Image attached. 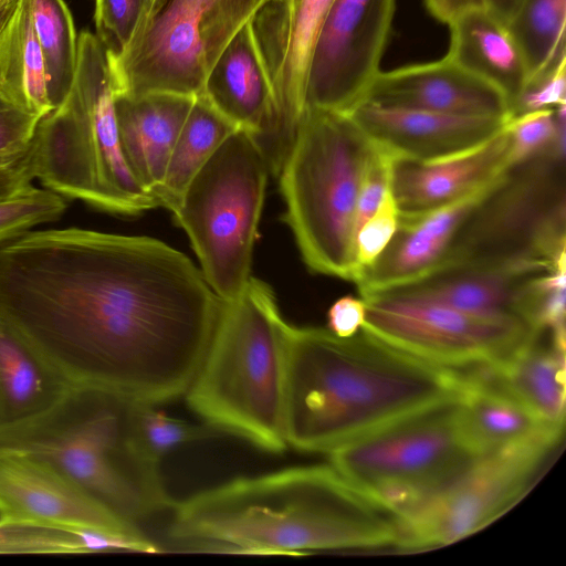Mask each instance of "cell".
<instances>
[{
	"instance_id": "obj_1",
	"label": "cell",
	"mask_w": 566,
	"mask_h": 566,
	"mask_svg": "<svg viewBox=\"0 0 566 566\" xmlns=\"http://www.w3.org/2000/svg\"><path fill=\"white\" fill-rule=\"evenodd\" d=\"M222 303L153 238L72 227L0 245V314L72 384L129 401L186 394Z\"/></svg>"
},
{
	"instance_id": "obj_2",
	"label": "cell",
	"mask_w": 566,
	"mask_h": 566,
	"mask_svg": "<svg viewBox=\"0 0 566 566\" xmlns=\"http://www.w3.org/2000/svg\"><path fill=\"white\" fill-rule=\"evenodd\" d=\"M169 537L198 551L301 556L399 546L398 514L329 465L235 478L172 504Z\"/></svg>"
},
{
	"instance_id": "obj_3",
	"label": "cell",
	"mask_w": 566,
	"mask_h": 566,
	"mask_svg": "<svg viewBox=\"0 0 566 566\" xmlns=\"http://www.w3.org/2000/svg\"><path fill=\"white\" fill-rule=\"evenodd\" d=\"M467 374L405 353L363 327L338 337L287 323L284 432L308 453L333 450L392 422L455 401Z\"/></svg>"
},
{
	"instance_id": "obj_4",
	"label": "cell",
	"mask_w": 566,
	"mask_h": 566,
	"mask_svg": "<svg viewBox=\"0 0 566 566\" xmlns=\"http://www.w3.org/2000/svg\"><path fill=\"white\" fill-rule=\"evenodd\" d=\"M286 325L271 287L251 276L222 308L186 391L188 407L218 433L282 453Z\"/></svg>"
},
{
	"instance_id": "obj_5",
	"label": "cell",
	"mask_w": 566,
	"mask_h": 566,
	"mask_svg": "<svg viewBox=\"0 0 566 566\" xmlns=\"http://www.w3.org/2000/svg\"><path fill=\"white\" fill-rule=\"evenodd\" d=\"M108 53L95 34L77 36L71 90L44 115L33 138L35 176L63 198L96 209L136 216L157 200L133 175L122 150Z\"/></svg>"
},
{
	"instance_id": "obj_6",
	"label": "cell",
	"mask_w": 566,
	"mask_h": 566,
	"mask_svg": "<svg viewBox=\"0 0 566 566\" xmlns=\"http://www.w3.org/2000/svg\"><path fill=\"white\" fill-rule=\"evenodd\" d=\"M129 400L72 384L49 410L0 430V451L30 454L50 463L119 517L137 525L172 506L160 473L140 467L126 443Z\"/></svg>"
},
{
	"instance_id": "obj_7",
	"label": "cell",
	"mask_w": 566,
	"mask_h": 566,
	"mask_svg": "<svg viewBox=\"0 0 566 566\" xmlns=\"http://www.w3.org/2000/svg\"><path fill=\"white\" fill-rule=\"evenodd\" d=\"M373 150L347 113L303 109L277 175L283 218L314 273L353 281L356 202Z\"/></svg>"
},
{
	"instance_id": "obj_8",
	"label": "cell",
	"mask_w": 566,
	"mask_h": 566,
	"mask_svg": "<svg viewBox=\"0 0 566 566\" xmlns=\"http://www.w3.org/2000/svg\"><path fill=\"white\" fill-rule=\"evenodd\" d=\"M565 154L554 145L500 174L465 217L440 269L566 266Z\"/></svg>"
},
{
	"instance_id": "obj_9",
	"label": "cell",
	"mask_w": 566,
	"mask_h": 566,
	"mask_svg": "<svg viewBox=\"0 0 566 566\" xmlns=\"http://www.w3.org/2000/svg\"><path fill=\"white\" fill-rule=\"evenodd\" d=\"M269 163L255 139L235 129L186 186L170 210L187 233L201 272L222 300L251 279Z\"/></svg>"
},
{
	"instance_id": "obj_10",
	"label": "cell",
	"mask_w": 566,
	"mask_h": 566,
	"mask_svg": "<svg viewBox=\"0 0 566 566\" xmlns=\"http://www.w3.org/2000/svg\"><path fill=\"white\" fill-rule=\"evenodd\" d=\"M266 1L151 0L125 50L108 55L116 94H201L222 51Z\"/></svg>"
},
{
	"instance_id": "obj_11",
	"label": "cell",
	"mask_w": 566,
	"mask_h": 566,
	"mask_svg": "<svg viewBox=\"0 0 566 566\" xmlns=\"http://www.w3.org/2000/svg\"><path fill=\"white\" fill-rule=\"evenodd\" d=\"M331 465L401 517L476 458L459 399L377 429L328 453Z\"/></svg>"
},
{
	"instance_id": "obj_12",
	"label": "cell",
	"mask_w": 566,
	"mask_h": 566,
	"mask_svg": "<svg viewBox=\"0 0 566 566\" xmlns=\"http://www.w3.org/2000/svg\"><path fill=\"white\" fill-rule=\"evenodd\" d=\"M558 442L537 438L480 455L401 517L398 547L446 546L479 532L525 494Z\"/></svg>"
},
{
	"instance_id": "obj_13",
	"label": "cell",
	"mask_w": 566,
	"mask_h": 566,
	"mask_svg": "<svg viewBox=\"0 0 566 566\" xmlns=\"http://www.w3.org/2000/svg\"><path fill=\"white\" fill-rule=\"evenodd\" d=\"M363 328L426 361L452 369L494 366L536 332L515 321L474 316L443 303L392 292L360 295Z\"/></svg>"
},
{
	"instance_id": "obj_14",
	"label": "cell",
	"mask_w": 566,
	"mask_h": 566,
	"mask_svg": "<svg viewBox=\"0 0 566 566\" xmlns=\"http://www.w3.org/2000/svg\"><path fill=\"white\" fill-rule=\"evenodd\" d=\"M396 0H335L317 39L305 107L348 112L380 71Z\"/></svg>"
},
{
	"instance_id": "obj_15",
	"label": "cell",
	"mask_w": 566,
	"mask_h": 566,
	"mask_svg": "<svg viewBox=\"0 0 566 566\" xmlns=\"http://www.w3.org/2000/svg\"><path fill=\"white\" fill-rule=\"evenodd\" d=\"M335 0H268L251 19L277 109L272 170L277 174L304 109L313 52Z\"/></svg>"
},
{
	"instance_id": "obj_16",
	"label": "cell",
	"mask_w": 566,
	"mask_h": 566,
	"mask_svg": "<svg viewBox=\"0 0 566 566\" xmlns=\"http://www.w3.org/2000/svg\"><path fill=\"white\" fill-rule=\"evenodd\" d=\"M0 521L147 537L50 463L0 451Z\"/></svg>"
},
{
	"instance_id": "obj_17",
	"label": "cell",
	"mask_w": 566,
	"mask_h": 566,
	"mask_svg": "<svg viewBox=\"0 0 566 566\" xmlns=\"http://www.w3.org/2000/svg\"><path fill=\"white\" fill-rule=\"evenodd\" d=\"M556 270L541 266H446L416 282L381 292L423 297L474 316L523 322L538 328L545 277Z\"/></svg>"
},
{
	"instance_id": "obj_18",
	"label": "cell",
	"mask_w": 566,
	"mask_h": 566,
	"mask_svg": "<svg viewBox=\"0 0 566 566\" xmlns=\"http://www.w3.org/2000/svg\"><path fill=\"white\" fill-rule=\"evenodd\" d=\"M370 142L395 158L434 160L470 149L511 118L463 116L360 101L346 112Z\"/></svg>"
},
{
	"instance_id": "obj_19",
	"label": "cell",
	"mask_w": 566,
	"mask_h": 566,
	"mask_svg": "<svg viewBox=\"0 0 566 566\" xmlns=\"http://www.w3.org/2000/svg\"><path fill=\"white\" fill-rule=\"evenodd\" d=\"M361 101L451 115L511 118L510 102L500 90L447 55L379 71Z\"/></svg>"
},
{
	"instance_id": "obj_20",
	"label": "cell",
	"mask_w": 566,
	"mask_h": 566,
	"mask_svg": "<svg viewBox=\"0 0 566 566\" xmlns=\"http://www.w3.org/2000/svg\"><path fill=\"white\" fill-rule=\"evenodd\" d=\"M493 180L438 209L416 214L399 213L391 240L355 282L359 294L406 285L439 270L465 217Z\"/></svg>"
},
{
	"instance_id": "obj_21",
	"label": "cell",
	"mask_w": 566,
	"mask_h": 566,
	"mask_svg": "<svg viewBox=\"0 0 566 566\" xmlns=\"http://www.w3.org/2000/svg\"><path fill=\"white\" fill-rule=\"evenodd\" d=\"M506 125L481 144L449 157L427 161L394 158L391 192L399 213L438 209L495 179L509 167Z\"/></svg>"
},
{
	"instance_id": "obj_22",
	"label": "cell",
	"mask_w": 566,
	"mask_h": 566,
	"mask_svg": "<svg viewBox=\"0 0 566 566\" xmlns=\"http://www.w3.org/2000/svg\"><path fill=\"white\" fill-rule=\"evenodd\" d=\"M201 94L233 125L252 135L271 170L277 109L251 20L222 51L206 78Z\"/></svg>"
},
{
	"instance_id": "obj_23",
	"label": "cell",
	"mask_w": 566,
	"mask_h": 566,
	"mask_svg": "<svg viewBox=\"0 0 566 566\" xmlns=\"http://www.w3.org/2000/svg\"><path fill=\"white\" fill-rule=\"evenodd\" d=\"M195 97L171 93L115 95L124 157L135 178L154 198Z\"/></svg>"
},
{
	"instance_id": "obj_24",
	"label": "cell",
	"mask_w": 566,
	"mask_h": 566,
	"mask_svg": "<svg viewBox=\"0 0 566 566\" xmlns=\"http://www.w3.org/2000/svg\"><path fill=\"white\" fill-rule=\"evenodd\" d=\"M459 418L464 437L476 455L537 438L560 439L564 432L543 422L484 366L467 374L459 398Z\"/></svg>"
},
{
	"instance_id": "obj_25",
	"label": "cell",
	"mask_w": 566,
	"mask_h": 566,
	"mask_svg": "<svg viewBox=\"0 0 566 566\" xmlns=\"http://www.w3.org/2000/svg\"><path fill=\"white\" fill-rule=\"evenodd\" d=\"M447 25V56L500 90L511 107L528 80V70L507 25L486 6L465 9Z\"/></svg>"
},
{
	"instance_id": "obj_26",
	"label": "cell",
	"mask_w": 566,
	"mask_h": 566,
	"mask_svg": "<svg viewBox=\"0 0 566 566\" xmlns=\"http://www.w3.org/2000/svg\"><path fill=\"white\" fill-rule=\"evenodd\" d=\"M72 382L0 314V430L53 407Z\"/></svg>"
},
{
	"instance_id": "obj_27",
	"label": "cell",
	"mask_w": 566,
	"mask_h": 566,
	"mask_svg": "<svg viewBox=\"0 0 566 566\" xmlns=\"http://www.w3.org/2000/svg\"><path fill=\"white\" fill-rule=\"evenodd\" d=\"M491 376L552 428L565 427V344L546 328L505 359L484 366Z\"/></svg>"
},
{
	"instance_id": "obj_28",
	"label": "cell",
	"mask_w": 566,
	"mask_h": 566,
	"mask_svg": "<svg viewBox=\"0 0 566 566\" xmlns=\"http://www.w3.org/2000/svg\"><path fill=\"white\" fill-rule=\"evenodd\" d=\"M0 91L40 117L54 109L30 0H14L0 28Z\"/></svg>"
},
{
	"instance_id": "obj_29",
	"label": "cell",
	"mask_w": 566,
	"mask_h": 566,
	"mask_svg": "<svg viewBox=\"0 0 566 566\" xmlns=\"http://www.w3.org/2000/svg\"><path fill=\"white\" fill-rule=\"evenodd\" d=\"M238 127L203 94L192 106L174 144L163 182L155 193L159 207L171 210L193 176Z\"/></svg>"
},
{
	"instance_id": "obj_30",
	"label": "cell",
	"mask_w": 566,
	"mask_h": 566,
	"mask_svg": "<svg viewBox=\"0 0 566 566\" xmlns=\"http://www.w3.org/2000/svg\"><path fill=\"white\" fill-rule=\"evenodd\" d=\"M150 553L153 543L98 531H76L0 521V553Z\"/></svg>"
},
{
	"instance_id": "obj_31",
	"label": "cell",
	"mask_w": 566,
	"mask_h": 566,
	"mask_svg": "<svg viewBox=\"0 0 566 566\" xmlns=\"http://www.w3.org/2000/svg\"><path fill=\"white\" fill-rule=\"evenodd\" d=\"M506 25L528 80L566 59V0H523Z\"/></svg>"
},
{
	"instance_id": "obj_32",
	"label": "cell",
	"mask_w": 566,
	"mask_h": 566,
	"mask_svg": "<svg viewBox=\"0 0 566 566\" xmlns=\"http://www.w3.org/2000/svg\"><path fill=\"white\" fill-rule=\"evenodd\" d=\"M32 21L42 51L53 107L69 94L76 66L77 35L64 0H30Z\"/></svg>"
},
{
	"instance_id": "obj_33",
	"label": "cell",
	"mask_w": 566,
	"mask_h": 566,
	"mask_svg": "<svg viewBox=\"0 0 566 566\" xmlns=\"http://www.w3.org/2000/svg\"><path fill=\"white\" fill-rule=\"evenodd\" d=\"M218 433L208 426L192 424L168 416L153 403L128 401L126 443L136 462L159 472L160 461L176 448Z\"/></svg>"
},
{
	"instance_id": "obj_34",
	"label": "cell",
	"mask_w": 566,
	"mask_h": 566,
	"mask_svg": "<svg viewBox=\"0 0 566 566\" xmlns=\"http://www.w3.org/2000/svg\"><path fill=\"white\" fill-rule=\"evenodd\" d=\"M509 166L528 159L554 145H566V104L512 117Z\"/></svg>"
},
{
	"instance_id": "obj_35",
	"label": "cell",
	"mask_w": 566,
	"mask_h": 566,
	"mask_svg": "<svg viewBox=\"0 0 566 566\" xmlns=\"http://www.w3.org/2000/svg\"><path fill=\"white\" fill-rule=\"evenodd\" d=\"M65 199L46 189L30 188L0 200V245L39 224L59 220L65 212Z\"/></svg>"
},
{
	"instance_id": "obj_36",
	"label": "cell",
	"mask_w": 566,
	"mask_h": 566,
	"mask_svg": "<svg viewBox=\"0 0 566 566\" xmlns=\"http://www.w3.org/2000/svg\"><path fill=\"white\" fill-rule=\"evenodd\" d=\"M150 3L151 0H95L96 36L109 56L125 50Z\"/></svg>"
},
{
	"instance_id": "obj_37",
	"label": "cell",
	"mask_w": 566,
	"mask_h": 566,
	"mask_svg": "<svg viewBox=\"0 0 566 566\" xmlns=\"http://www.w3.org/2000/svg\"><path fill=\"white\" fill-rule=\"evenodd\" d=\"M399 211L391 192V186L374 214L363 224L354 244L355 283L360 273L385 250L398 226Z\"/></svg>"
},
{
	"instance_id": "obj_38",
	"label": "cell",
	"mask_w": 566,
	"mask_h": 566,
	"mask_svg": "<svg viewBox=\"0 0 566 566\" xmlns=\"http://www.w3.org/2000/svg\"><path fill=\"white\" fill-rule=\"evenodd\" d=\"M41 118L0 91V159L25 153Z\"/></svg>"
},
{
	"instance_id": "obj_39",
	"label": "cell",
	"mask_w": 566,
	"mask_h": 566,
	"mask_svg": "<svg viewBox=\"0 0 566 566\" xmlns=\"http://www.w3.org/2000/svg\"><path fill=\"white\" fill-rule=\"evenodd\" d=\"M566 104V59L530 78L511 104V118Z\"/></svg>"
},
{
	"instance_id": "obj_40",
	"label": "cell",
	"mask_w": 566,
	"mask_h": 566,
	"mask_svg": "<svg viewBox=\"0 0 566 566\" xmlns=\"http://www.w3.org/2000/svg\"><path fill=\"white\" fill-rule=\"evenodd\" d=\"M35 176L34 144L13 158L0 159V200L12 197L31 186Z\"/></svg>"
},
{
	"instance_id": "obj_41",
	"label": "cell",
	"mask_w": 566,
	"mask_h": 566,
	"mask_svg": "<svg viewBox=\"0 0 566 566\" xmlns=\"http://www.w3.org/2000/svg\"><path fill=\"white\" fill-rule=\"evenodd\" d=\"M365 312L361 297L343 296L327 312V328L338 337L353 336L363 327Z\"/></svg>"
},
{
	"instance_id": "obj_42",
	"label": "cell",
	"mask_w": 566,
	"mask_h": 566,
	"mask_svg": "<svg viewBox=\"0 0 566 566\" xmlns=\"http://www.w3.org/2000/svg\"><path fill=\"white\" fill-rule=\"evenodd\" d=\"M429 13L440 22L448 24L465 9L485 6L484 0H423Z\"/></svg>"
},
{
	"instance_id": "obj_43",
	"label": "cell",
	"mask_w": 566,
	"mask_h": 566,
	"mask_svg": "<svg viewBox=\"0 0 566 566\" xmlns=\"http://www.w3.org/2000/svg\"><path fill=\"white\" fill-rule=\"evenodd\" d=\"M523 0H484V4L505 24Z\"/></svg>"
},
{
	"instance_id": "obj_44",
	"label": "cell",
	"mask_w": 566,
	"mask_h": 566,
	"mask_svg": "<svg viewBox=\"0 0 566 566\" xmlns=\"http://www.w3.org/2000/svg\"><path fill=\"white\" fill-rule=\"evenodd\" d=\"M14 0H0V24L6 18V12Z\"/></svg>"
},
{
	"instance_id": "obj_45",
	"label": "cell",
	"mask_w": 566,
	"mask_h": 566,
	"mask_svg": "<svg viewBox=\"0 0 566 566\" xmlns=\"http://www.w3.org/2000/svg\"><path fill=\"white\" fill-rule=\"evenodd\" d=\"M280 1H286V0H280Z\"/></svg>"
}]
</instances>
